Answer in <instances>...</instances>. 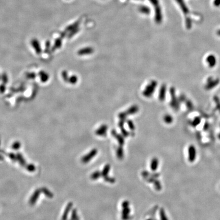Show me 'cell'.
Segmentation results:
<instances>
[{
    "mask_svg": "<svg viewBox=\"0 0 220 220\" xmlns=\"http://www.w3.org/2000/svg\"><path fill=\"white\" fill-rule=\"evenodd\" d=\"M39 75L40 76L41 82L43 83L47 82L49 79V78H50L49 75L44 71H40L39 73Z\"/></svg>",
    "mask_w": 220,
    "mask_h": 220,
    "instance_id": "obj_5",
    "label": "cell"
},
{
    "mask_svg": "<svg viewBox=\"0 0 220 220\" xmlns=\"http://www.w3.org/2000/svg\"><path fill=\"white\" fill-rule=\"evenodd\" d=\"M188 159L189 161L194 162L197 156V151L194 145H190L188 149Z\"/></svg>",
    "mask_w": 220,
    "mask_h": 220,
    "instance_id": "obj_1",
    "label": "cell"
},
{
    "mask_svg": "<svg viewBox=\"0 0 220 220\" xmlns=\"http://www.w3.org/2000/svg\"><path fill=\"white\" fill-rule=\"evenodd\" d=\"M62 77H63L64 80L65 82H68L69 76H68V74L67 72L66 71H63L62 72Z\"/></svg>",
    "mask_w": 220,
    "mask_h": 220,
    "instance_id": "obj_17",
    "label": "cell"
},
{
    "mask_svg": "<svg viewBox=\"0 0 220 220\" xmlns=\"http://www.w3.org/2000/svg\"><path fill=\"white\" fill-rule=\"evenodd\" d=\"M131 219L130 215H122V219L123 220H129Z\"/></svg>",
    "mask_w": 220,
    "mask_h": 220,
    "instance_id": "obj_24",
    "label": "cell"
},
{
    "mask_svg": "<svg viewBox=\"0 0 220 220\" xmlns=\"http://www.w3.org/2000/svg\"><path fill=\"white\" fill-rule=\"evenodd\" d=\"M111 169V166L109 164H107L105 166L102 171L101 172V176L105 177L108 175V174L110 172V170Z\"/></svg>",
    "mask_w": 220,
    "mask_h": 220,
    "instance_id": "obj_7",
    "label": "cell"
},
{
    "mask_svg": "<svg viewBox=\"0 0 220 220\" xmlns=\"http://www.w3.org/2000/svg\"><path fill=\"white\" fill-rule=\"evenodd\" d=\"M107 128L106 126H102L96 131V134L98 136H104L106 134Z\"/></svg>",
    "mask_w": 220,
    "mask_h": 220,
    "instance_id": "obj_8",
    "label": "cell"
},
{
    "mask_svg": "<svg viewBox=\"0 0 220 220\" xmlns=\"http://www.w3.org/2000/svg\"><path fill=\"white\" fill-rule=\"evenodd\" d=\"M154 183V186L155 187V189L157 190V191H160L161 189V185L160 184V182L159 181H158V180H157L156 179L154 180V181L153 182Z\"/></svg>",
    "mask_w": 220,
    "mask_h": 220,
    "instance_id": "obj_14",
    "label": "cell"
},
{
    "mask_svg": "<svg viewBox=\"0 0 220 220\" xmlns=\"http://www.w3.org/2000/svg\"><path fill=\"white\" fill-rule=\"evenodd\" d=\"M103 178H104L105 181H107L108 182H109V183H114L115 182V178H114L113 177H109L108 176L104 177Z\"/></svg>",
    "mask_w": 220,
    "mask_h": 220,
    "instance_id": "obj_16",
    "label": "cell"
},
{
    "mask_svg": "<svg viewBox=\"0 0 220 220\" xmlns=\"http://www.w3.org/2000/svg\"><path fill=\"white\" fill-rule=\"evenodd\" d=\"M93 52V50L90 48H86L82 49L78 51V55H85L91 54Z\"/></svg>",
    "mask_w": 220,
    "mask_h": 220,
    "instance_id": "obj_6",
    "label": "cell"
},
{
    "mask_svg": "<svg viewBox=\"0 0 220 220\" xmlns=\"http://www.w3.org/2000/svg\"><path fill=\"white\" fill-rule=\"evenodd\" d=\"M116 155L118 158H119V159H123L124 157V151L122 147L121 146L118 147V148H117L116 151Z\"/></svg>",
    "mask_w": 220,
    "mask_h": 220,
    "instance_id": "obj_9",
    "label": "cell"
},
{
    "mask_svg": "<svg viewBox=\"0 0 220 220\" xmlns=\"http://www.w3.org/2000/svg\"><path fill=\"white\" fill-rule=\"evenodd\" d=\"M26 76L28 78H29V79H34L36 77V74L34 73H28L26 74Z\"/></svg>",
    "mask_w": 220,
    "mask_h": 220,
    "instance_id": "obj_20",
    "label": "cell"
},
{
    "mask_svg": "<svg viewBox=\"0 0 220 220\" xmlns=\"http://www.w3.org/2000/svg\"><path fill=\"white\" fill-rule=\"evenodd\" d=\"M130 205V203L128 201H124L122 202V207L123 208H126V207H129Z\"/></svg>",
    "mask_w": 220,
    "mask_h": 220,
    "instance_id": "obj_22",
    "label": "cell"
},
{
    "mask_svg": "<svg viewBox=\"0 0 220 220\" xmlns=\"http://www.w3.org/2000/svg\"><path fill=\"white\" fill-rule=\"evenodd\" d=\"M158 166V159L156 157H153L150 163V169L153 171H155L157 170Z\"/></svg>",
    "mask_w": 220,
    "mask_h": 220,
    "instance_id": "obj_4",
    "label": "cell"
},
{
    "mask_svg": "<svg viewBox=\"0 0 220 220\" xmlns=\"http://www.w3.org/2000/svg\"><path fill=\"white\" fill-rule=\"evenodd\" d=\"M31 44L33 47V48L34 49L36 54L37 55L41 54L42 52V49L39 41L36 39H33L31 41Z\"/></svg>",
    "mask_w": 220,
    "mask_h": 220,
    "instance_id": "obj_3",
    "label": "cell"
},
{
    "mask_svg": "<svg viewBox=\"0 0 220 220\" xmlns=\"http://www.w3.org/2000/svg\"><path fill=\"white\" fill-rule=\"evenodd\" d=\"M142 176H143V177H144L145 178H148V176H149V173L148 171H143V172H142Z\"/></svg>",
    "mask_w": 220,
    "mask_h": 220,
    "instance_id": "obj_23",
    "label": "cell"
},
{
    "mask_svg": "<svg viewBox=\"0 0 220 220\" xmlns=\"http://www.w3.org/2000/svg\"><path fill=\"white\" fill-rule=\"evenodd\" d=\"M116 137L117 139L118 140V141L119 142V145L120 146H122L124 144V140L123 137L121 136L118 135H117L116 136Z\"/></svg>",
    "mask_w": 220,
    "mask_h": 220,
    "instance_id": "obj_18",
    "label": "cell"
},
{
    "mask_svg": "<svg viewBox=\"0 0 220 220\" xmlns=\"http://www.w3.org/2000/svg\"><path fill=\"white\" fill-rule=\"evenodd\" d=\"M150 220V219H149V220Z\"/></svg>",
    "mask_w": 220,
    "mask_h": 220,
    "instance_id": "obj_29",
    "label": "cell"
},
{
    "mask_svg": "<svg viewBox=\"0 0 220 220\" xmlns=\"http://www.w3.org/2000/svg\"><path fill=\"white\" fill-rule=\"evenodd\" d=\"M214 4L216 6H219L220 4V0H215Z\"/></svg>",
    "mask_w": 220,
    "mask_h": 220,
    "instance_id": "obj_28",
    "label": "cell"
},
{
    "mask_svg": "<svg viewBox=\"0 0 220 220\" xmlns=\"http://www.w3.org/2000/svg\"><path fill=\"white\" fill-rule=\"evenodd\" d=\"M6 89V87L5 84H2L0 85V93H3L5 92Z\"/></svg>",
    "mask_w": 220,
    "mask_h": 220,
    "instance_id": "obj_21",
    "label": "cell"
},
{
    "mask_svg": "<svg viewBox=\"0 0 220 220\" xmlns=\"http://www.w3.org/2000/svg\"><path fill=\"white\" fill-rule=\"evenodd\" d=\"M131 213V209L129 207L123 208L122 211V215H129Z\"/></svg>",
    "mask_w": 220,
    "mask_h": 220,
    "instance_id": "obj_19",
    "label": "cell"
},
{
    "mask_svg": "<svg viewBox=\"0 0 220 220\" xmlns=\"http://www.w3.org/2000/svg\"><path fill=\"white\" fill-rule=\"evenodd\" d=\"M61 45H62V41H61V39H57L56 40V41H55L54 46V47L52 49V51H54L56 50H57L58 49H59L61 47Z\"/></svg>",
    "mask_w": 220,
    "mask_h": 220,
    "instance_id": "obj_11",
    "label": "cell"
},
{
    "mask_svg": "<svg viewBox=\"0 0 220 220\" xmlns=\"http://www.w3.org/2000/svg\"><path fill=\"white\" fill-rule=\"evenodd\" d=\"M159 215L161 220H168V219L166 215L165 211L164 209H161L159 211Z\"/></svg>",
    "mask_w": 220,
    "mask_h": 220,
    "instance_id": "obj_13",
    "label": "cell"
},
{
    "mask_svg": "<svg viewBox=\"0 0 220 220\" xmlns=\"http://www.w3.org/2000/svg\"><path fill=\"white\" fill-rule=\"evenodd\" d=\"M97 150L96 149H93L92 150L90 151V152H89L87 154L84 156L82 158V161L84 163H87L90 160L92 159L94 157L96 156V155L97 153Z\"/></svg>",
    "mask_w": 220,
    "mask_h": 220,
    "instance_id": "obj_2",
    "label": "cell"
},
{
    "mask_svg": "<svg viewBox=\"0 0 220 220\" xmlns=\"http://www.w3.org/2000/svg\"><path fill=\"white\" fill-rule=\"evenodd\" d=\"M159 176V174H158V173H153L151 174V177L156 179L157 177H158Z\"/></svg>",
    "mask_w": 220,
    "mask_h": 220,
    "instance_id": "obj_26",
    "label": "cell"
},
{
    "mask_svg": "<svg viewBox=\"0 0 220 220\" xmlns=\"http://www.w3.org/2000/svg\"><path fill=\"white\" fill-rule=\"evenodd\" d=\"M19 146H20V143H19L18 142H15V143L13 144V148H15V149H17L18 148H19Z\"/></svg>",
    "mask_w": 220,
    "mask_h": 220,
    "instance_id": "obj_25",
    "label": "cell"
},
{
    "mask_svg": "<svg viewBox=\"0 0 220 220\" xmlns=\"http://www.w3.org/2000/svg\"><path fill=\"white\" fill-rule=\"evenodd\" d=\"M78 80V77L75 75H73L69 77L68 82L71 84H75Z\"/></svg>",
    "mask_w": 220,
    "mask_h": 220,
    "instance_id": "obj_12",
    "label": "cell"
},
{
    "mask_svg": "<svg viewBox=\"0 0 220 220\" xmlns=\"http://www.w3.org/2000/svg\"><path fill=\"white\" fill-rule=\"evenodd\" d=\"M50 42H47V45H46V51L47 50H50Z\"/></svg>",
    "mask_w": 220,
    "mask_h": 220,
    "instance_id": "obj_27",
    "label": "cell"
},
{
    "mask_svg": "<svg viewBox=\"0 0 220 220\" xmlns=\"http://www.w3.org/2000/svg\"><path fill=\"white\" fill-rule=\"evenodd\" d=\"M101 176V173L99 171H96L93 172L91 175V178L92 180H97Z\"/></svg>",
    "mask_w": 220,
    "mask_h": 220,
    "instance_id": "obj_10",
    "label": "cell"
},
{
    "mask_svg": "<svg viewBox=\"0 0 220 220\" xmlns=\"http://www.w3.org/2000/svg\"><path fill=\"white\" fill-rule=\"evenodd\" d=\"M1 79H2L3 84H7L8 82V80H9L8 76L6 73H3L2 74L1 76Z\"/></svg>",
    "mask_w": 220,
    "mask_h": 220,
    "instance_id": "obj_15",
    "label": "cell"
},
{
    "mask_svg": "<svg viewBox=\"0 0 220 220\" xmlns=\"http://www.w3.org/2000/svg\"><path fill=\"white\" fill-rule=\"evenodd\" d=\"M0 79H1V76H0Z\"/></svg>",
    "mask_w": 220,
    "mask_h": 220,
    "instance_id": "obj_30",
    "label": "cell"
}]
</instances>
